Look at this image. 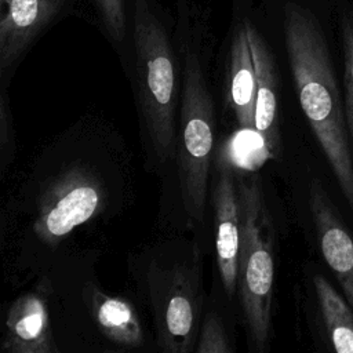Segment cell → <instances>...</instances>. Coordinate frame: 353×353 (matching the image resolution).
I'll use <instances>...</instances> for the list:
<instances>
[{"instance_id":"6da1fadb","label":"cell","mask_w":353,"mask_h":353,"mask_svg":"<svg viewBox=\"0 0 353 353\" xmlns=\"http://www.w3.org/2000/svg\"><path fill=\"white\" fill-rule=\"evenodd\" d=\"M283 30L301 109L353 219V153L328 43L316 17L292 1L284 6Z\"/></svg>"},{"instance_id":"7a4b0ae2","label":"cell","mask_w":353,"mask_h":353,"mask_svg":"<svg viewBox=\"0 0 353 353\" xmlns=\"http://www.w3.org/2000/svg\"><path fill=\"white\" fill-rule=\"evenodd\" d=\"M134 97L145 153L159 170L176 156V62L165 28L148 0H135Z\"/></svg>"},{"instance_id":"3957f363","label":"cell","mask_w":353,"mask_h":353,"mask_svg":"<svg viewBox=\"0 0 353 353\" xmlns=\"http://www.w3.org/2000/svg\"><path fill=\"white\" fill-rule=\"evenodd\" d=\"M237 188L241 214L237 290L251 347L265 352L272 335L274 225L261 179L240 178Z\"/></svg>"},{"instance_id":"277c9868","label":"cell","mask_w":353,"mask_h":353,"mask_svg":"<svg viewBox=\"0 0 353 353\" xmlns=\"http://www.w3.org/2000/svg\"><path fill=\"white\" fill-rule=\"evenodd\" d=\"M214 121L212 95L201 61L189 48L185 51L175 160L181 201L190 226H200L204 221Z\"/></svg>"},{"instance_id":"5b68a950","label":"cell","mask_w":353,"mask_h":353,"mask_svg":"<svg viewBox=\"0 0 353 353\" xmlns=\"http://www.w3.org/2000/svg\"><path fill=\"white\" fill-rule=\"evenodd\" d=\"M200 261L192 258L153 259L143 284L153 313L156 338L165 353L196 350L203 306Z\"/></svg>"},{"instance_id":"8992f818","label":"cell","mask_w":353,"mask_h":353,"mask_svg":"<svg viewBox=\"0 0 353 353\" xmlns=\"http://www.w3.org/2000/svg\"><path fill=\"white\" fill-rule=\"evenodd\" d=\"M106 189L88 165H70L51 178L36 199L33 233L43 244H58L102 210Z\"/></svg>"},{"instance_id":"52a82bcc","label":"cell","mask_w":353,"mask_h":353,"mask_svg":"<svg viewBox=\"0 0 353 353\" xmlns=\"http://www.w3.org/2000/svg\"><path fill=\"white\" fill-rule=\"evenodd\" d=\"M307 205L320 255L353 307V226L317 178L309 182Z\"/></svg>"},{"instance_id":"ba28073f","label":"cell","mask_w":353,"mask_h":353,"mask_svg":"<svg viewBox=\"0 0 353 353\" xmlns=\"http://www.w3.org/2000/svg\"><path fill=\"white\" fill-rule=\"evenodd\" d=\"M212 201L218 272L225 292L229 296H233L237 291L241 214L239 188L230 170L223 168L216 174L212 189Z\"/></svg>"},{"instance_id":"9c48e42d","label":"cell","mask_w":353,"mask_h":353,"mask_svg":"<svg viewBox=\"0 0 353 353\" xmlns=\"http://www.w3.org/2000/svg\"><path fill=\"white\" fill-rule=\"evenodd\" d=\"M59 0H0V73L6 77L51 22Z\"/></svg>"},{"instance_id":"30bf717a","label":"cell","mask_w":353,"mask_h":353,"mask_svg":"<svg viewBox=\"0 0 353 353\" xmlns=\"http://www.w3.org/2000/svg\"><path fill=\"white\" fill-rule=\"evenodd\" d=\"M1 350L7 353H57L43 288L18 296L7 310Z\"/></svg>"},{"instance_id":"8fae6325","label":"cell","mask_w":353,"mask_h":353,"mask_svg":"<svg viewBox=\"0 0 353 353\" xmlns=\"http://www.w3.org/2000/svg\"><path fill=\"white\" fill-rule=\"evenodd\" d=\"M314 327L325 350L353 353V307L341 291L321 270L309 274Z\"/></svg>"},{"instance_id":"7c38bea8","label":"cell","mask_w":353,"mask_h":353,"mask_svg":"<svg viewBox=\"0 0 353 353\" xmlns=\"http://www.w3.org/2000/svg\"><path fill=\"white\" fill-rule=\"evenodd\" d=\"M248 37L255 66V119L254 128L265 141L273 159L281 153L279 128V79L273 54L258 32L248 21Z\"/></svg>"},{"instance_id":"4fadbf2b","label":"cell","mask_w":353,"mask_h":353,"mask_svg":"<svg viewBox=\"0 0 353 353\" xmlns=\"http://www.w3.org/2000/svg\"><path fill=\"white\" fill-rule=\"evenodd\" d=\"M228 102L240 128H254L255 66L245 19L236 26L229 47Z\"/></svg>"},{"instance_id":"5bb4252c","label":"cell","mask_w":353,"mask_h":353,"mask_svg":"<svg viewBox=\"0 0 353 353\" xmlns=\"http://www.w3.org/2000/svg\"><path fill=\"white\" fill-rule=\"evenodd\" d=\"M90 309L99 331L113 343L123 347L143 345V331L134 306L119 296L106 295L90 288Z\"/></svg>"},{"instance_id":"9a60e30c","label":"cell","mask_w":353,"mask_h":353,"mask_svg":"<svg viewBox=\"0 0 353 353\" xmlns=\"http://www.w3.org/2000/svg\"><path fill=\"white\" fill-rule=\"evenodd\" d=\"M342 41V91L345 124L353 153V12L345 11L341 17Z\"/></svg>"},{"instance_id":"2e32d148","label":"cell","mask_w":353,"mask_h":353,"mask_svg":"<svg viewBox=\"0 0 353 353\" xmlns=\"http://www.w3.org/2000/svg\"><path fill=\"white\" fill-rule=\"evenodd\" d=\"M233 349L229 343L222 320L215 312L207 314L197 338V353H230Z\"/></svg>"},{"instance_id":"e0dca14e","label":"cell","mask_w":353,"mask_h":353,"mask_svg":"<svg viewBox=\"0 0 353 353\" xmlns=\"http://www.w3.org/2000/svg\"><path fill=\"white\" fill-rule=\"evenodd\" d=\"M15 130L11 112V103L6 85H3L0 95V170L4 175L7 167L15 154Z\"/></svg>"},{"instance_id":"ac0fdd59","label":"cell","mask_w":353,"mask_h":353,"mask_svg":"<svg viewBox=\"0 0 353 353\" xmlns=\"http://www.w3.org/2000/svg\"><path fill=\"white\" fill-rule=\"evenodd\" d=\"M102 21L116 41H120L125 36V6L124 0H94Z\"/></svg>"}]
</instances>
